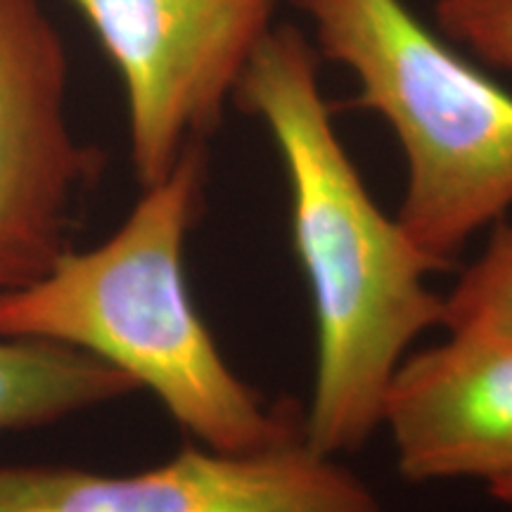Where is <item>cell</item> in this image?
<instances>
[{"label":"cell","mask_w":512,"mask_h":512,"mask_svg":"<svg viewBox=\"0 0 512 512\" xmlns=\"http://www.w3.org/2000/svg\"><path fill=\"white\" fill-rule=\"evenodd\" d=\"M264 121L290 185L292 245L316 309V377L304 439L325 456L356 451L380 425L382 399L406 349L441 325L444 271L377 207L332 124L318 53L294 27L268 34L235 88Z\"/></svg>","instance_id":"obj_1"},{"label":"cell","mask_w":512,"mask_h":512,"mask_svg":"<svg viewBox=\"0 0 512 512\" xmlns=\"http://www.w3.org/2000/svg\"><path fill=\"white\" fill-rule=\"evenodd\" d=\"M204 181L195 140L110 238L83 252L67 247L31 283L0 292V337L86 351L150 389L202 446L264 451L304 430L235 375L192 302L183 252Z\"/></svg>","instance_id":"obj_2"},{"label":"cell","mask_w":512,"mask_h":512,"mask_svg":"<svg viewBox=\"0 0 512 512\" xmlns=\"http://www.w3.org/2000/svg\"><path fill=\"white\" fill-rule=\"evenodd\" d=\"M318 50L406 157L396 219L441 268L512 207V93L432 34L403 0H292Z\"/></svg>","instance_id":"obj_3"},{"label":"cell","mask_w":512,"mask_h":512,"mask_svg":"<svg viewBox=\"0 0 512 512\" xmlns=\"http://www.w3.org/2000/svg\"><path fill=\"white\" fill-rule=\"evenodd\" d=\"M126 95L138 183L155 185L219 124L280 0H67Z\"/></svg>","instance_id":"obj_4"},{"label":"cell","mask_w":512,"mask_h":512,"mask_svg":"<svg viewBox=\"0 0 512 512\" xmlns=\"http://www.w3.org/2000/svg\"><path fill=\"white\" fill-rule=\"evenodd\" d=\"M67 48L43 0H0V292L69 247L76 195L100 155L67 114Z\"/></svg>","instance_id":"obj_5"},{"label":"cell","mask_w":512,"mask_h":512,"mask_svg":"<svg viewBox=\"0 0 512 512\" xmlns=\"http://www.w3.org/2000/svg\"><path fill=\"white\" fill-rule=\"evenodd\" d=\"M0 512H387L335 456L297 437L252 453L183 446L131 475L0 465Z\"/></svg>","instance_id":"obj_6"},{"label":"cell","mask_w":512,"mask_h":512,"mask_svg":"<svg viewBox=\"0 0 512 512\" xmlns=\"http://www.w3.org/2000/svg\"><path fill=\"white\" fill-rule=\"evenodd\" d=\"M394 370L380 422L408 482L512 472V339L448 332Z\"/></svg>","instance_id":"obj_7"},{"label":"cell","mask_w":512,"mask_h":512,"mask_svg":"<svg viewBox=\"0 0 512 512\" xmlns=\"http://www.w3.org/2000/svg\"><path fill=\"white\" fill-rule=\"evenodd\" d=\"M119 368L48 339L0 337V434L55 425L136 392Z\"/></svg>","instance_id":"obj_8"},{"label":"cell","mask_w":512,"mask_h":512,"mask_svg":"<svg viewBox=\"0 0 512 512\" xmlns=\"http://www.w3.org/2000/svg\"><path fill=\"white\" fill-rule=\"evenodd\" d=\"M441 325L512 339V221L498 223L482 256L446 294Z\"/></svg>","instance_id":"obj_9"},{"label":"cell","mask_w":512,"mask_h":512,"mask_svg":"<svg viewBox=\"0 0 512 512\" xmlns=\"http://www.w3.org/2000/svg\"><path fill=\"white\" fill-rule=\"evenodd\" d=\"M439 27L494 67L512 69V0H437Z\"/></svg>","instance_id":"obj_10"},{"label":"cell","mask_w":512,"mask_h":512,"mask_svg":"<svg viewBox=\"0 0 512 512\" xmlns=\"http://www.w3.org/2000/svg\"><path fill=\"white\" fill-rule=\"evenodd\" d=\"M489 491L496 501L512 505V472L505 477L494 479V482H489Z\"/></svg>","instance_id":"obj_11"}]
</instances>
